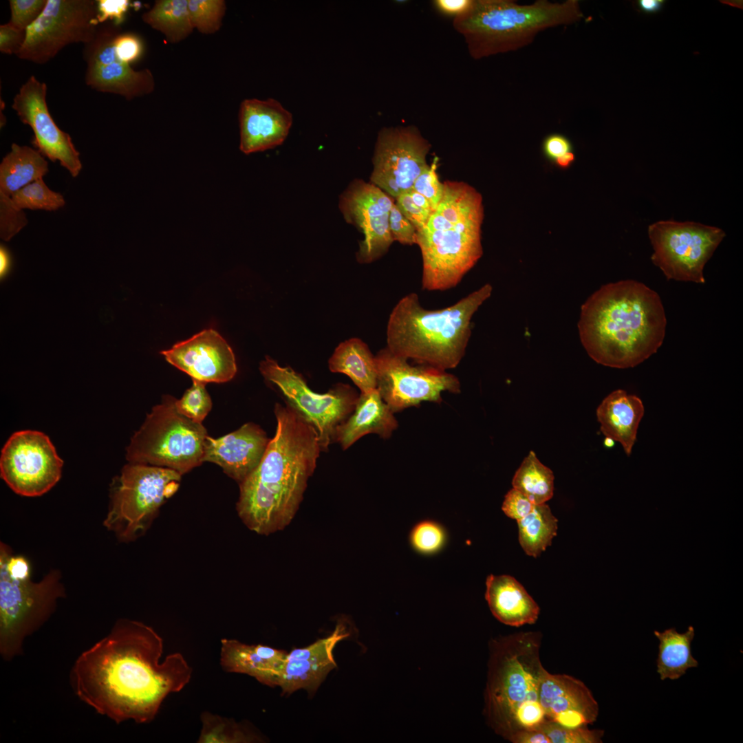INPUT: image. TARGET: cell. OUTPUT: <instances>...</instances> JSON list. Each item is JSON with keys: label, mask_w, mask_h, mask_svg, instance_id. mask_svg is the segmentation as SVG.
<instances>
[{"label": "cell", "mask_w": 743, "mask_h": 743, "mask_svg": "<svg viewBox=\"0 0 743 743\" xmlns=\"http://www.w3.org/2000/svg\"><path fill=\"white\" fill-rule=\"evenodd\" d=\"M164 641L151 626L120 618L82 652L69 674L76 696L116 724H147L167 696L189 683L193 669L180 652L160 661Z\"/></svg>", "instance_id": "6da1fadb"}, {"label": "cell", "mask_w": 743, "mask_h": 743, "mask_svg": "<svg viewBox=\"0 0 743 743\" xmlns=\"http://www.w3.org/2000/svg\"><path fill=\"white\" fill-rule=\"evenodd\" d=\"M277 429L254 471L239 483L237 511L252 531L283 530L295 515L322 451L315 430L287 406H274Z\"/></svg>", "instance_id": "7a4b0ae2"}, {"label": "cell", "mask_w": 743, "mask_h": 743, "mask_svg": "<svg viewBox=\"0 0 743 743\" xmlns=\"http://www.w3.org/2000/svg\"><path fill=\"white\" fill-rule=\"evenodd\" d=\"M667 320L659 295L644 283L602 286L583 304L578 329L588 355L603 365L634 367L663 344Z\"/></svg>", "instance_id": "3957f363"}, {"label": "cell", "mask_w": 743, "mask_h": 743, "mask_svg": "<svg viewBox=\"0 0 743 743\" xmlns=\"http://www.w3.org/2000/svg\"><path fill=\"white\" fill-rule=\"evenodd\" d=\"M443 185L437 208L416 233L422 260V287L429 291L457 286L483 254L481 193L464 182L446 180Z\"/></svg>", "instance_id": "277c9868"}, {"label": "cell", "mask_w": 743, "mask_h": 743, "mask_svg": "<svg viewBox=\"0 0 743 743\" xmlns=\"http://www.w3.org/2000/svg\"><path fill=\"white\" fill-rule=\"evenodd\" d=\"M541 634L519 632L491 642L484 713L495 733L510 741L524 731L540 730L546 721L539 692L545 671Z\"/></svg>", "instance_id": "5b68a950"}, {"label": "cell", "mask_w": 743, "mask_h": 743, "mask_svg": "<svg viewBox=\"0 0 743 743\" xmlns=\"http://www.w3.org/2000/svg\"><path fill=\"white\" fill-rule=\"evenodd\" d=\"M486 283L452 305L427 310L416 293L396 303L388 320L387 347L394 354L444 370L457 366L464 356L471 319L491 295Z\"/></svg>", "instance_id": "8992f818"}, {"label": "cell", "mask_w": 743, "mask_h": 743, "mask_svg": "<svg viewBox=\"0 0 743 743\" xmlns=\"http://www.w3.org/2000/svg\"><path fill=\"white\" fill-rule=\"evenodd\" d=\"M584 17L578 0H537L520 5L513 0H473L470 9L454 18L474 59L517 50L546 29L568 25Z\"/></svg>", "instance_id": "52a82bcc"}, {"label": "cell", "mask_w": 743, "mask_h": 743, "mask_svg": "<svg viewBox=\"0 0 743 743\" xmlns=\"http://www.w3.org/2000/svg\"><path fill=\"white\" fill-rule=\"evenodd\" d=\"M175 400L164 396L147 414L127 449L129 462L164 467L182 475L204 462L207 431L182 414Z\"/></svg>", "instance_id": "ba28073f"}, {"label": "cell", "mask_w": 743, "mask_h": 743, "mask_svg": "<svg viewBox=\"0 0 743 743\" xmlns=\"http://www.w3.org/2000/svg\"><path fill=\"white\" fill-rule=\"evenodd\" d=\"M181 477L170 469L129 462L114 485L103 525L120 541L135 540L145 532L160 506L176 492Z\"/></svg>", "instance_id": "9c48e42d"}, {"label": "cell", "mask_w": 743, "mask_h": 743, "mask_svg": "<svg viewBox=\"0 0 743 743\" xmlns=\"http://www.w3.org/2000/svg\"><path fill=\"white\" fill-rule=\"evenodd\" d=\"M65 591L58 570L39 582L13 578L0 565V654L6 661L23 653L25 639L54 612Z\"/></svg>", "instance_id": "30bf717a"}, {"label": "cell", "mask_w": 743, "mask_h": 743, "mask_svg": "<svg viewBox=\"0 0 743 743\" xmlns=\"http://www.w3.org/2000/svg\"><path fill=\"white\" fill-rule=\"evenodd\" d=\"M259 370L278 389L286 406L315 430L321 451H327L338 427L355 409L359 396L355 390L338 384L327 393H316L299 374L269 357L261 362Z\"/></svg>", "instance_id": "8fae6325"}, {"label": "cell", "mask_w": 743, "mask_h": 743, "mask_svg": "<svg viewBox=\"0 0 743 743\" xmlns=\"http://www.w3.org/2000/svg\"><path fill=\"white\" fill-rule=\"evenodd\" d=\"M654 249L651 257L667 279L704 283L705 264L725 237L718 227L673 219L648 227Z\"/></svg>", "instance_id": "7c38bea8"}, {"label": "cell", "mask_w": 743, "mask_h": 743, "mask_svg": "<svg viewBox=\"0 0 743 743\" xmlns=\"http://www.w3.org/2000/svg\"><path fill=\"white\" fill-rule=\"evenodd\" d=\"M97 16L93 0H47L43 12L26 30L17 56L45 64L69 45L89 43L98 27Z\"/></svg>", "instance_id": "4fadbf2b"}, {"label": "cell", "mask_w": 743, "mask_h": 743, "mask_svg": "<svg viewBox=\"0 0 743 743\" xmlns=\"http://www.w3.org/2000/svg\"><path fill=\"white\" fill-rule=\"evenodd\" d=\"M63 462L45 433L19 431L8 438L0 456V475L17 494L36 497L60 480Z\"/></svg>", "instance_id": "5bb4252c"}, {"label": "cell", "mask_w": 743, "mask_h": 743, "mask_svg": "<svg viewBox=\"0 0 743 743\" xmlns=\"http://www.w3.org/2000/svg\"><path fill=\"white\" fill-rule=\"evenodd\" d=\"M375 358L376 389L394 413L422 401L441 402L443 391L460 392V383L455 376L426 365L412 366L408 359L394 354L387 347L378 352Z\"/></svg>", "instance_id": "9a60e30c"}, {"label": "cell", "mask_w": 743, "mask_h": 743, "mask_svg": "<svg viewBox=\"0 0 743 743\" xmlns=\"http://www.w3.org/2000/svg\"><path fill=\"white\" fill-rule=\"evenodd\" d=\"M431 144L413 125L384 127L378 134L370 183L392 198L409 192L429 165Z\"/></svg>", "instance_id": "2e32d148"}, {"label": "cell", "mask_w": 743, "mask_h": 743, "mask_svg": "<svg viewBox=\"0 0 743 743\" xmlns=\"http://www.w3.org/2000/svg\"><path fill=\"white\" fill-rule=\"evenodd\" d=\"M120 32V25L105 23L98 26L94 39L84 45L85 82L97 91L120 95L130 100L152 93L155 80L149 69L135 70L118 58L114 41Z\"/></svg>", "instance_id": "e0dca14e"}, {"label": "cell", "mask_w": 743, "mask_h": 743, "mask_svg": "<svg viewBox=\"0 0 743 743\" xmlns=\"http://www.w3.org/2000/svg\"><path fill=\"white\" fill-rule=\"evenodd\" d=\"M394 203L385 191L360 179L352 180L340 195L338 207L343 218L363 235L356 252L359 263L380 258L394 241L389 228Z\"/></svg>", "instance_id": "ac0fdd59"}, {"label": "cell", "mask_w": 743, "mask_h": 743, "mask_svg": "<svg viewBox=\"0 0 743 743\" xmlns=\"http://www.w3.org/2000/svg\"><path fill=\"white\" fill-rule=\"evenodd\" d=\"M47 90L45 83L31 76L14 96L12 107L21 121L32 129V143L38 151L51 161H58L72 176L76 177L82 169L80 153L70 136L52 117L46 101Z\"/></svg>", "instance_id": "d6986e66"}, {"label": "cell", "mask_w": 743, "mask_h": 743, "mask_svg": "<svg viewBox=\"0 0 743 743\" xmlns=\"http://www.w3.org/2000/svg\"><path fill=\"white\" fill-rule=\"evenodd\" d=\"M160 353L192 379L204 383L229 381L237 372L231 347L213 329L204 330Z\"/></svg>", "instance_id": "ffe728a7"}, {"label": "cell", "mask_w": 743, "mask_h": 743, "mask_svg": "<svg viewBox=\"0 0 743 743\" xmlns=\"http://www.w3.org/2000/svg\"><path fill=\"white\" fill-rule=\"evenodd\" d=\"M539 703L546 720L567 727L585 726L596 720L599 705L591 691L581 680L566 674L541 676Z\"/></svg>", "instance_id": "44dd1931"}, {"label": "cell", "mask_w": 743, "mask_h": 743, "mask_svg": "<svg viewBox=\"0 0 743 743\" xmlns=\"http://www.w3.org/2000/svg\"><path fill=\"white\" fill-rule=\"evenodd\" d=\"M345 623L339 621L327 637L288 653L279 687L283 693L301 689L314 693L327 675L336 667L333 650L337 643L348 637Z\"/></svg>", "instance_id": "7402d4cb"}, {"label": "cell", "mask_w": 743, "mask_h": 743, "mask_svg": "<svg viewBox=\"0 0 743 743\" xmlns=\"http://www.w3.org/2000/svg\"><path fill=\"white\" fill-rule=\"evenodd\" d=\"M269 441L258 425L246 423L219 438L208 435L203 462L219 465L226 475L239 484L258 466Z\"/></svg>", "instance_id": "603a6c76"}, {"label": "cell", "mask_w": 743, "mask_h": 743, "mask_svg": "<svg viewBox=\"0 0 743 743\" xmlns=\"http://www.w3.org/2000/svg\"><path fill=\"white\" fill-rule=\"evenodd\" d=\"M239 149L245 154L263 151L283 144L292 115L277 100H244L239 107Z\"/></svg>", "instance_id": "cb8c5ba5"}, {"label": "cell", "mask_w": 743, "mask_h": 743, "mask_svg": "<svg viewBox=\"0 0 743 743\" xmlns=\"http://www.w3.org/2000/svg\"><path fill=\"white\" fill-rule=\"evenodd\" d=\"M288 653L263 645H248L236 639L222 638L220 665L229 673L247 674L261 683L279 686Z\"/></svg>", "instance_id": "d4e9b609"}, {"label": "cell", "mask_w": 743, "mask_h": 743, "mask_svg": "<svg viewBox=\"0 0 743 743\" xmlns=\"http://www.w3.org/2000/svg\"><path fill=\"white\" fill-rule=\"evenodd\" d=\"M397 427L394 412L375 389L360 392L354 411L337 429L335 442L345 450L369 433L388 438Z\"/></svg>", "instance_id": "484cf974"}, {"label": "cell", "mask_w": 743, "mask_h": 743, "mask_svg": "<svg viewBox=\"0 0 743 743\" xmlns=\"http://www.w3.org/2000/svg\"><path fill=\"white\" fill-rule=\"evenodd\" d=\"M486 585L485 599L491 613L501 623L520 627L537 621L539 605L514 577L490 574Z\"/></svg>", "instance_id": "4316f807"}, {"label": "cell", "mask_w": 743, "mask_h": 743, "mask_svg": "<svg viewBox=\"0 0 743 743\" xmlns=\"http://www.w3.org/2000/svg\"><path fill=\"white\" fill-rule=\"evenodd\" d=\"M644 413L642 400L622 389L610 393L596 409L601 431L605 437L620 442L628 456L632 454Z\"/></svg>", "instance_id": "83f0119b"}, {"label": "cell", "mask_w": 743, "mask_h": 743, "mask_svg": "<svg viewBox=\"0 0 743 743\" xmlns=\"http://www.w3.org/2000/svg\"><path fill=\"white\" fill-rule=\"evenodd\" d=\"M47 172L48 163L38 150L12 144L0 164V215L14 213L12 195Z\"/></svg>", "instance_id": "f1b7e54d"}, {"label": "cell", "mask_w": 743, "mask_h": 743, "mask_svg": "<svg viewBox=\"0 0 743 743\" xmlns=\"http://www.w3.org/2000/svg\"><path fill=\"white\" fill-rule=\"evenodd\" d=\"M332 372L349 376L359 388L366 392L377 387V368L374 356L366 343L354 338L341 343L329 360Z\"/></svg>", "instance_id": "f546056e"}, {"label": "cell", "mask_w": 743, "mask_h": 743, "mask_svg": "<svg viewBox=\"0 0 743 743\" xmlns=\"http://www.w3.org/2000/svg\"><path fill=\"white\" fill-rule=\"evenodd\" d=\"M659 640L656 660L657 672L662 680H677L691 668L697 667L698 660L691 653L695 630L689 626L684 633L671 628L660 632L654 631Z\"/></svg>", "instance_id": "4dcf8cb0"}, {"label": "cell", "mask_w": 743, "mask_h": 743, "mask_svg": "<svg viewBox=\"0 0 743 743\" xmlns=\"http://www.w3.org/2000/svg\"><path fill=\"white\" fill-rule=\"evenodd\" d=\"M142 21L164 35L172 43L186 39L193 32L188 0H158L142 15Z\"/></svg>", "instance_id": "1f68e13d"}, {"label": "cell", "mask_w": 743, "mask_h": 743, "mask_svg": "<svg viewBox=\"0 0 743 743\" xmlns=\"http://www.w3.org/2000/svg\"><path fill=\"white\" fill-rule=\"evenodd\" d=\"M558 520L546 503L535 504L531 513L517 520L519 541L529 556L537 557L557 535Z\"/></svg>", "instance_id": "d6a6232c"}, {"label": "cell", "mask_w": 743, "mask_h": 743, "mask_svg": "<svg viewBox=\"0 0 743 743\" xmlns=\"http://www.w3.org/2000/svg\"><path fill=\"white\" fill-rule=\"evenodd\" d=\"M512 485L534 504H543L553 496L554 475L531 451L515 472Z\"/></svg>", "instance_id": "836d02e7"}, {"label": "cell", "mask_w": 743, "mask_h": 743, "mask_svg": "<svg viewBox=\"0 0 743 743\" xmlns=\"http://www.w3.org/2000/svg\"><path fill=\"white\" fill-rule=\"evenodd\" d=\"M202 727L197 743L261 742L263 738L248 724L204 711L200 716Z\"/></svg>", "instance_id": "e575fe53"}, {"label": "cell", "mask_w": 743, "mask_h": 743, "mask_svg": "<svg viewBox=\"0 0 743 743\" xmlns=\"http://www.w3.org/2000/svg\"><path fill=\"white\" fill-rule=\"evenodd\" d=\"M12 206L18 211L23 209L56 211L65 205L63 196L50 189L43 178L23 187L11 197Z\"/></svg>", "instance_id": "d590c367"}, {"label": "cell", "mask_w": 743, "mask_h": 743, "mask_svg": "<svg viewBox=\"0 0 743 743\" xmlns=\"http://www.w3.org/2000/svg\"><path fill=\"white\" fill-rule=\"evenodd\" d=\"M192 25L200 32L211 34L222 24L226 6L223 0H188Z\"/></svg>", "instance_id": "8d00e7d4"}, {"label": "cell", "mask_w": 743, "mask_h": 743, "mask_svg": "<svg viewBox=\"0 0 743 743\" xmlns=\"http://www.w3.org/2000/svg\"><path fill=\"white\" fill-rule=\"evenodd\" d=\"M193 380L192 386L180 400H175L178 411L188 418L202 423L212 408L211 397L203 382Z\"/></svg>", "instance_id": "74e56055"}, {"label": "cell", "mask_w": 743, "mask_h": 743, "mask_svg": "<svg viewBox=\"0 0 743 743\" xmlns=\"http://www.w3.org/2000/svg\"><path fill=\"white\" fill-rule=\"evenodd\" d=\"M540 730L551 743H601L604 734L603 730H591L586 726L567 727L550 720H546Z\"/></svg>", "instance_id": "f35d334b"}, {"label": "cell", "mask_w": 743, "mask_h": 743, "mask_svg": "<svg viewBox=\"0 0 743 743\" xmlns=\"http://www.w3.org/2000/svg\"><path fill=\"white\" fill-rule=\"evenodd\" d=\"M410 541L417 551L424 554L433 553L443 546L445 532L440 524L433 521H422L412 529Z\"/></svg>", "instance_id": "ab89813d"}, {"label": "cell", "mask_w": 743, "mask_h": 743, "mask_svg": "<svg viewBox=\"0 0 743 743\" xmlns=\"http://www.w3.org/2000/svg\"><path fill=\"white\" fill-rule=\"evenodd\" d=\"M438 158L428 165L416 179L413 189L424 196L429 202L433 212L437 208L444 194V185L437 173Z\"/></svg>", "instance_id": "60d3db41"}, {"label": "cell", "mask_w": 743, "mask_h": 743, "mask_svg": "<svg viewBox=\"0 0 743 743\" xmlns=\"http://www.w3.org/2000/svg\"><path fill=\"white\" fill-rule=\"evenodd\" d=\"M47 0H10L11 17L9 23L26 30L41 14Z\"/></svg>", "instance_id": "b9f144b4"}, {"label": "cell", "mask_w": 743, "mask_h": 743, "mask_svg": "<svg viewBox=\"0 0 743 743\" xmlns=\"http://www.w3.org/2000/svg\"><path fill=\"white\" fill-rule=\"evenodd\" d=\"M389 228L394 241L410 246L416 244V227L400 213L395 202L390 211Z\"/></svg>", "instance_id": "7bdbcfd3"}, {"label": "cell", "mask_w": 743, "mask_h": 743, "mask_svg": "<svg viewBox=\"0 0 743 743\" xmlns=\"http://www.w3.org/2000/svg\"><path fill=\"white\" fill-rule=\"evenodd\" d=\"M116 56L121 61L129 64L139 58L143 52L140 38L132 33H120L114 41Z\"/></svg>", "instance_id": "ee69618b"}, {"label": "cell", "mask_w": 743, "mask_h": 743, "mask_svg": "<svg viewBox=\"0 0 743 743\" xmlns=\"http://www.w3.org/2000/svg\"><path fill=\"white\" fill-rule=\"evenodd\" d=\"M535 506L528 497L513 488L505 495L502 509L506 515L517 521L531 513Z\"/></svg>", "instance_id": "f6af8a7d"}, {"label": "cell", "mask_w": 743, "mask_h": 743, "mask_svg": "<svg viewBox=\"0 0 743 743\" xmlns=\"http://www.w3.org/2000/svg\"><path fill=\"white\" fill-rule=\"evenodd\" d=\"M395 200V204L400 213L416 227L417 230L426 225L432 213L416 205L409 192L399 195Z\"/></svg>", "instance_id": "bcb514c9"}, {"label": "cell", "mask_w": 743, "mask_h": 743, "mask_svg": "<svg viewBox=\"0 0 743 743\" xmlns=\"http://www.w3.org/2000/svg\"><path fill=\"white\" fill-rule=\"evenodd\" d=\"M26 30L19 29L9 22L0 25V51L6 54H17L25 40Z\"/></svg>", "instance_id": "7dc6e473"}, {"label": "cell", "mask_w": 743, "mask_h": 743, "mask_svg": "<svg viewBox=\"0 0 743 743\" xmlns=\"http://www.w3.org/2000/svg\"><path fill=\"white\" fill-rule=\"evenodd\" d=\"M96 4L99 23L111 20L114 23L120 25L129 8V1L127 0H98L96 1Z\"/></svg>", "instance_id": "c3c4849f"}, {"label": "cell", "mask_w": 743, "mask_h": 743, "mask_svg": "<svg viewBox=\"0 0 743 743\" xmlns=\"http://www.w3.org/2000/svg\"><path fill=\"white\" fill-rule=\"evenodd\" d=\"M542 151L548 160L554 162L556 159L566 153L572 151V145L570 140L564 135L552 133L544 138Z\"/></svg>", "instance_id": "681fc988"}, {"label": "cell", "mask_w": 743, "mask_h": 743, "mask_svg": "<svg viewBox=\"0 0 743 743\" xmlns=\"http://www.w3.org/2000/svg\"><path fill=\"white\" fill-rule=\"evenodd\" d=\"M473 0H435V8L441 13L454 18L466 13L471 7Z\"/></svg>", "instance_id": "f907efd6"}, {"label": "cell", "mask_w": 743, "mask_h": 743, "mask_svg": "<svg viewBox=\"0 0 743 743\" xmlns=\"http://www.w3.org/2000/svg\"><path fill=\"white\" fill-rule=\"evenodd\" d=\"M513 743H551L549 738L541 730L524 731L511 737Z\"/></svg>", "instance_id": "816d5d0a"}, {"label": "cell", "mask_w": 743, "mask_h": 743, "mask_svg": "<svg viewBox=\"0 0 743 743\" xmlns=\"http://www.w3.org/2000/svg\"><path fill=\"white\" fill-rule=\"evenodd\" d=\"M663 0H638L636 1L635 8L643 14H656L660 11L665 4Z\"/></svg>", "instance_id": "f5cc1de1"}, {"label": "cell", "mask_w": 743, "mask_h": 743, "mask_svg": "<svg viewBox=\"0 0 743 743\" xmlns=\"http://www.w3.org/2000/svg\"><path fill=\"white\" fill-rule=\"evenodd\" d=\"M409 192L413 202L416 205L425 211L433 213L430 203L424 196L418 193L413 189H411Z\"/></svg>", "instance_id": "db71d44e"}, {"label": "cell", "mask_w": 743, "mask_h": 743, "mask_svg": "<svg viewBox=\"0 0 743 743\" xmlns=\"http://www.w3.org/2000/svg\"><path fill=\"white\" fill-rule=\"evenodd\" d=\"M10 266V256L6 249L1 245L0 248V274L1 278L8 271Z\"/></svg>", "instance_id": "11a10c76"}, {"label": "cell", "mask_w": 743, "mask_h": 743, "mask_svg": "<svg viewBox=\"0 0 743 743\" xmlns=\"http://www.w3.org/2000/svg\"><path fill=\"white\" fill-rule=\"evenodd\" d=\"M574 160L575 155L572 151H570L556 159L554 162L560 168H568Z\"/></svg>", "instance_id": "9f6ffc18"}, {"label": "cell", "mask_w": 743, "mask_h": 743, "mask_svg": "<svg viewBox=\"0 0 743 743\" xmlns=\"http://www.w3.org/2000/svg\"><path fill=\"white\" fill-rule=\"evenodd\" d=\"M615 441L612 439L605 437L604 440V446L607 448H611L614 445Z\"/></svg>", "instance_id": "6f0895ef"}]
</instances>
